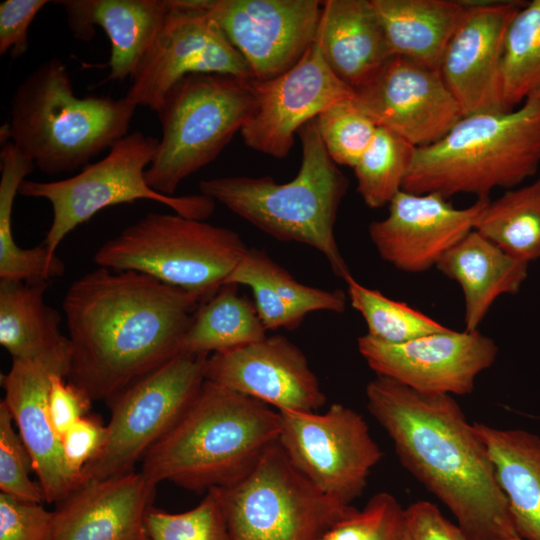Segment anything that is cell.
<instances>
[{
	"mask_svg": "<svg viewBox=\"0 0 540 540\" xmlns=\"http://www.w3.org/2000/svg\"><path fill=\"white\" fill-rule=\"evenodd\" d=\"M344 281L351 306L365 320L366 334L374 339L399 344L450 329L407 303L363 286L352 275Z\"/></svg>",
	"mask_w": 540,
	"mask_h": 540,
	"instance_id": "e575fe53",
	"label": "cell"
},
{
	"mask_svg": "<svg viewBox=\"0 0 540 540\" xmlns=\"http://www.w3.org/2000/svg\"><path fill=\"white\" fill-rule=\"evenodd\" d=\"M510 540H523V539L518 537V538H514V539H510Z\"/></svg>",
	"mask_w": 540,
	"mask_h": 540,
	"instance_id": "f6af8a7d",
	"label": "cell"
},
{
	"mask_svg": "<svg viewBox=\"0 0 540 540\" xmlns=\"http://www.w3.org/2000/svg\"><path fill=\"white\" fill-rule=\"evenodd\" d=\"M354 97L330 105L314 119L331 159L337 165L352 168L370 145L378 128L356 104Z\"/></svg>",
	"mask_w": 540,
	"mask_h": 540,
	"instance_id": "d590c367",
	"label": "cell"
},
{
	"mask_svg": "<svg viewBox=\"0 0 540 540\" xmlns=\"http://www.w3.org/2000/svg\"><path fill=\"white\" fill-rule=\"evenodd\" d=\"M472 425L489 452L518 536L540 540V437L522 429Z\"/></svg>",
	"mask_w": 540,
	"mask_h": 540,
	"instance_id": "83f0119b",
	"label": "cell"
},
{
	"mask_svg": "<svg viewBox=\"0 0 540 540\" xmlns=\"http://www.w3.org/2000/svg\"><path fill=\"white\" fill-rule=\"evenodd\" d=\"M404 516V540H471L429 501L412 503L404 509Z\"/></svg>",
	"mask_w": 540,
	"mask_h": 540,
	"instance_id": "ee69618b",
	"label": "cell"
},
{
	"mask_svg": "<svg viewBox=\"0 0 540 540\" xmlns=\"http://www.w3.org/2000/svg\"><path fill=\"white\" fill-rule=\"evenodd\" d=\"M209 355L181 353L143 377L108 406L111 418L98 454L79 486L134 471L139 460L180 420L198 395Z\"/></svg>",
	"mask_w": 540,
	"mask_h": 540,
	"instance_id": "8fae6325",
	"label": "cell"
},
{
	"mask_svg": "<svg viewBox=\"0 0 540 540\" xmlns=\"http://www.w3.org/2000/svg\"><path fill=\"white\" fill-rule=\"evenodd\" d=\"M0 179V280L35 281L63 275L65 265L44 243L24 249L12 234L15 196L35 165L11 141L1 143Z\"/></svg>",
	"mask_w": 540,
	"mask_h": 540,
	"instance_id": "f546056e",
	"label": "cell"
},
{
	"mask_svg": "<svg viewBox=\"0 0 540 540\" xmlns=\"http://www.w3.org/2000/svg\"><path fill=\"white\" fill-rule=\"evenodd\" d=\"M13 418L5 403L0 402V490L20 500L44 503L39 483L29 476L31 461L13 427ZM32 468V467H31Z\"/></svg>",
	"mask_w": 540,
	"mask_h": 540,
	"instance_id": "f35d334b",
	"label": "cell"
},
{
	"mask_svg": "<svg viewBox=\"0 0 540 540\" xmlns=\"http://www.w3.org/2000/svg\"><path fill=\"white\" fill-rule=\"evenodd\" d=\"M248 85L254 106L241 137L250 149L277 159L288 156L304 124L355 96L329 68L316 41L286 72L268 80L250 78Z\"/></svg>",
	"mask_w": 540,
	"mask_h": 540,
	"instance_id": "5bb4252c",
	"label": "cell"
},
{
	"mask_svg": "<svg viewBox=\"0 0 540 540\" xmlns=\"http://www.w3.org/2000/svg\"><path fill=\"white\" fill-rule=\"evenodd\" d=\"M225 284L251 288L256 311L266 330L294 329L314 311L342 313L347 296L298 282L267 254L249 248Z\"/></svg>",
	"mask_w": 540,
	"mask_h": 540,
	"instance_id": "484cf974",
	"label": "cell"
},
{
	"mask_svg": "<svg viewBox=\"0 0 540 540\" xmlns=\"http://www.w3.org/2000/svg\"><path fill=\"white\" fill-rule=\"evenodd\" d=\"M148 540H231L215 488L194 508L170 513L151 507L146 516Z\"/></svg>",
	"mask_w": 540,
	"mask_h": 540,
	"instance_id": "8d00e7d4",
	"label": "cell"
},
{
	"mask_svg": "<svg viewBox=\"0 0 540 540\" xmlns=\"http://www.w3.org/2000/svg\"><path fill=\"white\" fill-rule=\"evenodd\" d=\"M489 201L481 197L455 208L437 193L401 190L389 203L387 217L370 223L369 237L379 256L397 270L425 272L474 230Z\"/></svg>",
	"mask_w": 540,
	"mask_h": 540,
	"instance_id": "ac0fdd59",
	"label": "cell"
},
{
	"mask_svg": "<svg viewBox=\"0 0 540 540\" xmlns=\"http://www.w3.org/2000/svg\"><path fill=\"white\" fill-rule=\"evenodd\" d=\"M213 0H166L168 13L131 77L126 98L156 111L168 91L192 74L250 79L249 68L209 15Z\"/></svg>",
	"mask_w": 540,
	"mask_h": 540,
	"instance_id": "4fadbf2b",
	"label": "cell"
},
{
	"mask_svg": "<svg viewBox=\"0 0 540 540\" xmlns=\"http://www.w3.org/2000/svg\"><path fill=\"white\" fill-rule=\"evenodd\" d=\"M202 302L196 293L135 271L99 267L81 276L62 304L73 348L68 381L109 405L182 353Z\"/></svg>",
	"mask_w": 540,
	"mask_h": 540,
	"instance_id": "6da1fadb",
	"label": "cell"
},
{
	"mask_svg": "<svg viewBox=\"0 0 540 540\" xmlns=\"http://www.w3.org/2000/svg\"><path fill=\"white\" fill-rule=\"evenodd\" d=\"M323 1L213 0L209 15L256 80L292 68L315 42Z\"/></svg>",
	"mask_w": 540,
	"mask_h": 540,
	"instance_id": "2e32d148",
	"label": "cell"
},
{
	"mask_svg": "<svg viewBox=\"0 0 540 540\" xmlns=\"http://www.w3.org/2000/svg\"><path fill=\"white\" fill-rule=\"evenodd\" d=\"M278 412V443L292 464L320 491L351 505L383 457L364 418L340 403L324 413Z\"/></svg>",
	"mask_w": 540,
	"mask_h": 540,
	"instance_id": "7c38bea8",
	"label": "cell"
},
{
	"mask_svg": "<svg viewBox=\"0 0 540 540\" xmlns=\"http://www.w3.org/2000/svg\"><path fill=\"white\" fill-rule=\"evenodd\" d=\"M47 280H0V344L12 359L42 366L67 379L73 348L59 313L46 304Z\"/></svg>",
	"mask_w": 540,
	"mask_h": 540,
	"instance_id": "603a6c76",
	"label": "cell"
},
{
	"mask_svg": "<svg viewBox=\"0 0 540 540\" xmlns=\"http://www.w3.org/2000/svg\"><path fill=\"white\" fill-rule=\"evenodd\" d=\"M266 331L254 303L238 294V285L224 284L199 305L182 353L211 355L232 350L264 339Z\"/></svg>",
	"mask_w": 540,
	"mask_h": 540,
	"instance_id": "4dcf8cb0",
	"label": "cell"
},
{
	"mask_svg": "<svg viewBox=\"0 0 540 540\" xmlns=\"http://www.w3.org/2000/svg\"><path fill=\"white\" fill-rule=\"evenodd\" d=\"M51 374L42 366L18 359L1 375L2 401L8 408L26 448L32 470L46 503H59L78 488V478L68 469L61 437L47 409Z\"/></svg>",
	"mask_w": 540,
	"mask_h": 540,
	"instance_id": "7402d4cb",
	"label": "cell"
},
{
	"mask_svg": "<svg viewBox=\"0 0 540 540\" xmlns=\"http://www.w3.org/2000/svg\"><path fill=\"white\" fill-rule=\"evenodd\" d=\"M524 1L467 2L438 71L463 117L507 111L502 62L508 27Z\"/></svg>",
	"mask_w": 540,
	"mask_h": 540,
	"instance_id": "d6986e66",
	"label": "cell"
},
{
	"mask_svg": "<svg viewBox=\"0 0 540 540\" xmlns=\"http://www.w3.org/2000/svg\"><path fill=\"white\" fill-rule=\"evenodd\" d=\"M365 392L401 464L471 540L519 537L489 452L452 395L421 393L377 375Z\"/></svg>",
	"mask_w": 540,
	"mask_h": 540,
	"instance_id": "7a4b0ae2",
	"label": "cell"
},
{
	"mask_svg": "<svg viewBox=\"0 0 540 540\" xmlns=\"http://www.w3.org/2000/svg\"><path fill=\"white\" fill-rule=\"evenodd\" d=\"M248 249L230 228L149 212L103 243L93 260L99 267L146 274L205 301L225 284Z\"/></svg>",
	"mask_w": 540,
	"mask_h": 540,
	"instance_id": "52a82bcc",
	"label": "cell"
},
{
	"mask_svg": "<svg viewBox=\"0 0 540 540\" xmlns=\"http://www.w3.org/2000/svg\"><path fill=\"white\" fill-rule=\"evenodd\" d=\"M502 88L507 111L540 92V0L524 1L508 27Z\"/></svg>",
	"mask_w": 540,
	"mask_h": 540,
	"instance_id": "d6a6232c",
	"label": "cell"
},
{
	"mask_svg": "<svg viewBox=\"0 0 540 540\" xmlns=\"http://www.w3.org/2000/svg\"><path fill=\"white\" fill-rule=\"evenodd\" d=\"M253 106L248 79L192 74L177 82L157 110L161 138L145 173L149 186L172 196L240 132Z\"/></svg>",
	"mask_w": 540,
	"mask_h": 540,
	"instance_id": "ba28073f",
	"label": "cell"
},
{
	"mask_svg": "<svg viewBox=\"0 0 540 540\" xmlns=\"http://www.w3.org/2000/svg\"><path fill=\"white\" fill-rule=\"evenodd\" d=\"M391 56L438 70L467 2L456 0H371Z\"/></svg>",
	"mask_w": 540,
	"mask_h": 540,
	"instance_id": "f1b7e54d",
	"label": "cell"
},
{
	"mask_svg": "<svg viewBox=\"0 0 540 540\" xmlns=\"http://www.w3.org/2000/svg\"><path fill=\"white\" fill-rule=\"evenodd\" d=\"M76 39L89 41L99 26L111 43L107 80L132 77L168 13L166 0H63Z\"/></svg>",
	"mask_w": 540,
	"mask_h": 540,
	"instance_id": "cb8c5ba5",
	"label": "cell"
},
{
	"mask_svg": "<svg viewBox=\"0 0 540 540\" xmlns=\"http://www.w3.org/2000/svg\"><path fill=\"white\" fill-rule=\"evenodd\" d=\"M404 509L390 493L373 495L362 510L353 509L333 524L322 540H404Z\"/></svg>",
	"mask_w": 540,
	"mask_h": 540,
	"instance_id": "74e56055",
	"label": "cell"
},
{
	"mask_svg": "<svg viewBox=\"0 0 540 540\" xmlns=\"http://www.w3.org/2000/svg\"><path fill=\"white\" fill-rule=\"evenodd\" d=\"M357 346L377 376L428 394L472 393L477 376L492 366L498 354L495 341L478 330L449 329L399 344L365 334Z\"/></svg>",
	"mask_w": 540,
	"mask_h": 540,
	"instance_id": "9a60e30c",
	"label": "cell"
},
{
	"mask_svg": "<svg viewBox=\"0 0 540 540\" xmlns=\"http://www.w3.org/2000/svg\"><path fill=\"white\" fill-rule=\"evenodd\" d=\"M92 400L78 386L59 375L50 376L47 409L51 423L61 437L76 421L87 415Z\"/></svg>",
	"mask_w": 540,
	"mask_h": 540,
	"instance_id": "7bdbcfd3",
	"label": "cell"
},
{
	"mask_svg": "<svg viewBox=\"0 0 540 540\" xmlns=\"http://www.w3.org/2000/svg\"><path fill=\"white\" fill-rule=\"evenodd\" d=\"M474 230L518 260H539L540 178L489 201Z\"/></svg>",
	"mask_w": 540,
	"mask_h": 540,
	"instance_id": "1f68e13d",
	"label": "cell"
},
{
	"mask_svg": "<svg viewBox=\"0 0 540 540\" xmlns=\"http://www.w3.org/2000/svg\"><path fill=\"white\" fill-rule=\"evenodd\" d=\"M156 486L134 470L78 487L53 510L49 540H148Z\"/></svg>",
	"mask_w": 540,
	"mask_h": 540,
	"instance_id": "44dd1931",
	"label": "cell"
},
{
	"mask_svg": "<svg viewBox=\"0 0 540 540\" xmlns=\"http://www.w3.org/2000/svg\"><path fill=\"white\" fill-rule=\"evenodd\" d=\"M529 263L504 252L472 230L437 263L446 277L462 289L467 331L478 330L494 301L504 294H516L528 275Z\"/></svg>",
	"mask_w": 540,
	"mask_h": 540,
	"instance_id": "4316f807",
	"label": "cell"
},
{
	"mask_svg": "<svg viewBox=\"0 0 540 540\" xmlns=\"http://www.w3.org/2000/svg\"><path fill=\"white\" fill-rule=\"evenodd\" d=\"M540 166V92L510 111L464 116L441 140L416 148L402 190L448 199L512 189Z\"/></svg>",
	"mask_w": 540,
	"mask_h": 540,
	"instance_id": "8992f818",
	"label": "cell"
},
{
	"mask_svg": "<svg viewBox=\"0 0 540 540\" xmlns=\"http://www.w3.org/2000/svg\"><path fill=\"white\" fill-rule=\"evenodd\" d=\"M280 425L274 408L205 380L180 420L144 456L141 472L155 485L206 492L228 487L278 441Z\"/></svg>",
	"mask_w": 540,
	"mask_h": 540,
	"instance_id": "3957f363",
	"label": "cell"
},
{
	"mask_svg": "<svg viewBox=\"0 0 540 540\" xmlns=\"http://www.w3.org/2000/svg\"><path fill=\"white\" fill-rule=\"evenodd\" d=\"M215 489L231 540H322L354 509L316 488L278 441L242 479Z\"/></svg>",
	"mask_w": 540,
	"mask_h": 540,
	"instance_id": "30bf717a",
	"label": "cell"
},
{
	"mask_svg": "<svg viewBox=\"0 0 540 540\" xmlns=\"http://www.w3.org/2000/svg\"><path fill=\"white\" fill-rule=\"evenodd\" d=\"M315 41L329 68L354 91L392 57L371 0L323 1Z\"/></svg>",
	"mask_w": 540,
	"mask_h": 540,
	"instance_id": "d4e9b609",
	"label": "cell"
},
{
	"mask_svg": "<svg viewBox=\"0 0 540 540\" xmlns=\"http://www.w3.org/2000/svg\"><path fill=\"white\" fill-rule=\"evenodd\" d=\"M297 136L301 165L289 182L277 183L271 176H230L202 180L199 189L274 239L313 247L345 280L351 273L334 226L348 181L327 153L314 119Z\"/></svg>",
	"mask_w": 540,
	"mask_h": 540,
	"instance_id": "5b68a950",
	"label": "cell"
},
{
	"mask_svg": "<svg viewBox=\"0 0 540 540\" xmlns=\"http://www.w3.org/2000/svg\"><path fill=\"white\" fill-rule=\"evenodd\" d=\"M416 148L395 133L378 127L354 166L357 191L370 208H380L402 190Z\"/></svg>",
	"mask_w": 540,
	"mask_h": 540,
	"instance_id": "836d02e7",
	"label": "cell"
},
{
	"mask_svg": "<svg viewBox=\"0 0 540 540\" xmlns=\"http://www.w3.org/2000/svg\"><path fill=\"white\" fill-rule=\"evenodd\" d=\"M49 1L5 0L0 3V54L12 58L28 49V29L38 12Z\"/></svg>",
	"mask_w": 540,
	"mask_h": 540,
	"instance_id": "60d3db41",
	"label": "cell"
},
{
	"mask_svg": "<svg viewBox=\"0 0 540 540\" xmlns=\"http://www.w3.org/2000/svg\"><path fill=\"white\" fill-rule=\"evenodd\" d=\"M354 100L378 127L415 148L438 142L463 118L438 70L398 56L356 89Z\"/></svg>",
	"mask_w": 540,
	"mask_h": 540,
	"instance_id": "e0dca14e",
	"label": "cell"
},
{
	"mask_svg": "<svg viewBox=\"0 0 540 540\" xmlns=\"http://www.w3.org/2000/svg\"><path fill=\"white\" fill-rule=\"evenodd\" d=\"M53 511L0 493V540H49Z\"/></svg>",
	"mask_w": 540,
	"mask_h": 540,
	"instance_id": "ab89813d",
	"label": "cell"
},
{
	"mask_svg": "<svg viewBox=\"0 0 540 540\" xmlns=\"http://www.w3.org/2000/svg\"><path fill=\"white\" fill-rule=\"evenodd\" d=\"M205 379L277 411L316 412L326 403L305 354L282 335L209 355Z\"/></svg>",
	"mask_w": 540,
	"mask_h": 540,
	"instance_id": "ffe728a7",
	"label": "cell"
},
{
	"mask_svg": "<svg viewBox=\"0 0 540 540\" xmlns=\"http://www.w3.org/2000/svg\"><path fill=\"white\" fill-rule=\"evenodd\" d=\"M136 108L126 97L76 96L66 66L51 58L14 91L1 142L11 141L44 174L73 172L128 134Z\"/></svg>",
	"mask_w": 540,
	"mask_h": 540,
	"instance_id": "277c9868",
	"label": "cell"
},
{
	"mask_svg": "<svg viewBox=\"0 0 540 540\" xmlns=\"http://www.w3.org/2000/svg\"><path fill=\"white\" fill-rule=\"evenodd\" d=\"M105 437L106 426L98 418L88 414L76 421L61 436L65 463L78 481L83 468L100 451Z\"/></svg>",
	"mask_w": 540,
	"mask_h": 540,
	"instance_id": "b9f144b4",
	"label": "cell"
},
{
	"mask_svg": "<svg viewBox=\"0 0 540 540\" xmlns=\"http://www.w3.org/2000/svg\"><path fill=\"white\" fill-rule=\"evenodd\" d=\"M158 140L134 131L116 142L104 158L89 163L74 176L50 182H22L19 195L43 198L51 204L52 222L43 243L52 255H56L66 235L110 206L145 199L198 220H204L213 212L215 201L203 194L167 196L149 186L145 173L154 158Z\"/></svg>",
	"mask_w": 540,
	"mask_h": 540,
	"instance_id": "9c48e42d",
	"label": "cell"
}]
</instances>
